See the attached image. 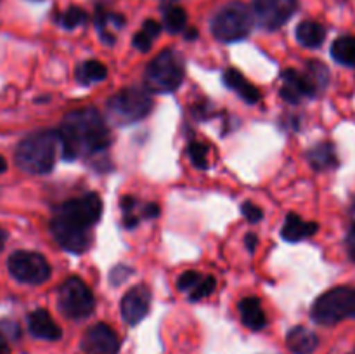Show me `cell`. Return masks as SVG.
Wrapping results in <instances>:
<instances>
[{"mask_svg":"<svg viewBox=\"0 0 355 354\" xmlns=\"http://www.w3.org/2000/svg\"><path fill=\"white\" fill-rule=\"evenodd\" d=\"M101 214L103 201L96 193L83 194L62 203L51 222L55 242L71 253L85 252L92 242L90 229L99 222Z\"/></svg>","mask_w":355,"mask_h":354,"instance_id":"1","label":"cell"},{"mask_svg":"<svg viewBox=\"0 0 355 354\" xmlns=\"http://www.w3.org/2000/svg\"><path fill=\"white\" fill-rule=\"evenodd\" d=\"M58 135L62 148V158L69 162L80 156L103 151L111 144L110 127L103 115L94 108L76 110L66 115Z\"/></svg>","mask_w":355,"mask_h":354,"instance_id":"2","label":"cell"},{"mask_svg":"<svg viewBox=\"0 0 355 354\" xmlns=\"http://www.w3.org/2000/svg\"><path fill=\"white\" fill-rule=\"evenodd\" d=\"M59 135L55 132L44 130L24 137L16 148V163L28 174H47L54 169L55 149Z\"/></svg>","mask_w":355,"mask_h":354,"instance_id":"3","label":"cell"},{"mask_svg":"<svg viewBox=\"0 0 355 354\" xmlns=\"http://www.w3.org/2000/svg\"><path fill=\"white\" fill-rule=\"evenodd\" d=\"M186 66L175 51H163L148 65L144 73L146 89L151 94H168L179 89L184 80Z\"/></svg>","mask_w":355,"mask_h":354,"instance_id":"4","label":"cell"},{"mask_svg":"<svg viewBox=\"0 0 355 354\" xmlns=\"http://www.w3.org/2000/svg\"><path fill=\"white\" fill-rule=\"evenodd\" d=\"M153 99L149 90L128 87L120 90L107 101V115L116 125H130L151 113Z\"/></svg>","mask_w":355,"mask_h":354,"instance_id":"5","label":"cell"},{"mask_svg":"<svg viewBox=\"0 0 355 354\" xmlns=\"http://www.w3.org/2000/svg\"><path fill=\"white\" fill-rule=\"evenodd\" d=\"M253 16L243 2H231L222 7L211 21V31L220 42H239L250 35Z\"/></svg>","mask_w":355,"mask_h":354,"instance_id":"6","label":"cell"},{"mask_svg":"<svg viewBox=\"0 0 355 354\" xmlns=\"http://www.w3.org/2000/svg\"><path fill=\"white\" fill-rule=\"evenodd\" d=\"M350 316H355V290L352 288H333L312 305V319L319 325H336Z\"/></svg>","mask_w":355,"mask_h":354,"instance_id":"7","label":"cell"},{"mask_svg":"<svg viewBox=\"0 0 355 354\" xmlns=\"http://www.w3.org/2000/svg\"><path fill=\"white\" fill-rule=\"evenodd\" d=\"M58 305L59 311L69 319H83L90 316L96 307V301L87 287L85 281L80 278H68L64 283L59 287L58 294Z\"/></svg>","mask_w":355,"mask_h":354,"instance_id":"8","label":"cell"},{"mask_svg":"<svg viewBox=\"0 0 355 354\" xmlns=\"http://www.w3.org/2000/svg\"><path fill=\"white\" fill-rule=\"evenodd\" d=\"M9 273L26 285H42L51 278V266L44 255L35 252H14L7 260Z\"/></svg>","mask_w":355,"mask_h":354,"instance_id":"9","label":"cell"},{"mask_svg":"<svg viewBox=\"0 0 355 354\" xmlns=\"http://www.w3.org/2000/svg\"><path fill=\"white\" fill-rule=\"evenodd\" d=\"M298 0H253V12L260 26L277 30L295 14Z\"/></svg>","mask_w":355,"mask_h":354,"instance_id":"10","label":"cell"},{"mask_svg":"<svg viewBox=\"0 0 355 354\" xmlns=\"http://www.w3.org/2000/svg\"><path fill=\"white\" fill-rule=\"evenodd\" d=\"M83 354H118L120 339L116 332L106 323L90 326L82 339Z\"/></svg>","mask_w":355,"mask_h":354,"instance_id":"11","label":"cell"},{"mask_svg":"<svg viewBox=\"0 0 355 354\" xmlns=\"http://www.w3.org/2000/svg\"><path fill=\"white\" fill-rule=\"evenodd\" d=\"M149 304H151V290L146 285H137L121 298V316L128 325H137L148 316Z\"/></svg>","mask_w":355,"mask_h":354,"instance_id":"12","label":"cell"},{"mask_svg":"<svg viewBox=\"0 0 355 354\" xmlns=\"http://www.w3.org/2000/svg\"><path fill=\"white\" fill-rule=\"evenodd\" d=\"M281 78H283L281 96H283L284 101H288V103L291 104L300 103L304 97H312L318 92V89L312 85L309 76L297 71V69H286Z\"/></svg>","mask_w":355,"mask_h":354,"instance_id":"13","label":"cell"},{"mask_svg":"<svg viewBox=\"0 0 355 354\" xmlns=\"http://www.w3.org/2000/svg\"><path fill=\"white\" fill-rule=\"evenodd\" d=\"M28 328H30L31 335L37 337V339L59 340L62 335L58 323L52 319V316L45 309H37L28 316Z\"/></svg>","mask_w":355,"mask_h":354,"instance_id":"14","label":"cell"},{"mask_svg":"<svg viewBox=\"0 0 355 354\" xmlns=\"http://www.w3.org/2000/svg\"><path fill=\"white\" fill-rule=\"evenodd\" d=\"M286 344L290 347L291 353L295 354H312L318 347L319 340L312 330L305 328V326H295L288 332Z\"/></svg>","mask_w":355,"mask_h":354,"instance_id":"15","label":"cell"},{"mask_svg":"<svg viewBox=\"0 0 355 354\" xmlns=\"http://www.w3.org/2000/svg\"><path fill=\"white\" fill-rule=\"evenodd\" d=\"M224 83L229 89L236 90L246 103L255 104L260 101V90L253 83H250L238 69L229 68L224 71Z\"/></svg>","mask_w":355,"mask_h":354,"instance_id":"16","label":"cell"},{"mask_svg":"<svg viewBox=\"0 0 355 354\" xmlns=\"http://www.w3.org/2000/svg\"><path fill=\"white\" fill-rule=\"evenodd\" d=\"M319 226L315 222H307L297 214H288L286 215V222L283 226V238L286 242H302V239L309 238V236L314 235L318 231Z\"/></svg>","mask_w":355,"mask_h":354,"instance_id":"17","label":"cell"},{"mask_svg":"<svg viewBox=\"0 0 355 354\" xmlns=\"http://www.w3.org/2000/svg\"><path fill=\"white\" fill-rule=\"evenodd\" d=\"M239 314H241L243 323L252 330L266 328L267 318L263 312L262 304L257 297H246L239 302Z\"/></svg>","mask_w":355,"mask_h":354,"instance_id":"18","label":"cell"},{"mask_svg":"<svg viewBox=\"0 0 355 354\" xmlns=\"http://www.w3.org/2000/svg\"><path fill=\"white\" fill-rule=\"evenodd\" d=\"M326 38V30L315 21H302L297 26V40L307 49L321 47Z\"/></svg>","mask_w":355,"mask_h":354,"instance_id":"19","label":"cell"},{"mask_svg":"<svg viewBox=\"0 0 355 354\" xmlns=\"http://www.w3.org/2000/svg\"><path fill=\"white\" fill-rule=\"evenodd\" d=\"M96 24L97 30H99L101 37L106 44H113L114 42V35L113 30H120L121 26L125 24V17L120 16V14L110 12V10L101 9L97 10V17H96Z\"/></svg>","mask_w":355,"mask_h":354,"instance_id":"20","label":"cell"},{"mask_svg":"<svg viewBox=\"0 0 355 354\" xmlns=\"http://www.w3.org/2000/svg\"><path fill=\"white\" fill-rule=\"evenodd\" d=\"M307 158L315 170H328L331 169V167L338 165L335 148H333V144H329V142H321V144L314 146V148L309 151Z\"/></svg>","mask_w":355,"mask_h":354,"instance_id":"21","label":"cell"},{"mask_svg":"<svg viewBox=\"0 0 355 354\" xmlns=\"http://www.w3.org/2000/svg\"><path fill=\"white\" fill-rule=\"evenodd\" d=\"M331 56L336 62L355 68V37H340L333 42Z\"/></svg>","mask_w":355,"mask_h":354,"instance_id":"22","label":"cell"},{"mask_svg":"<svg viewBox=\"0 0 355 354\" xmlns=\"http://www.w3.org/2000/svg\"><path fill=\"white\" fill-rule=\"evenodd\" d=\"M107 69L103 62L99 61H85L76 68V80L82 85H90V83L101 82L106 78Z\"/></svg>","mask_w":355,"mask_h":354,"instance_id":"23","label":"cell"},{"mask_svg":"<svg viewBox=\"0 0 355 354\" xmlns=\"http://www.w3.org/2000/svg\"><path fill=\"white\" fill-rule=\"evenodd\" d=\"M187 14L186 10L175 3H166L165 10H163V24L170 33H179L186 28Z\"/></svg>","mask_w":355,"mask_h":354,"instance_id":"24","label":"cell"},{"mask_svg":"<svg viewBox=\"0 0 355 354\" xmlns=\"http://www.w3.org/2000/svg\"><path fill=\"white\" fill-rule=\"evenodd\" d=\"M159 31H162V24H158L153 19H148L142 24V30L134 37V47L139 49L141 52H148L151 49L153 40L159 35Z\"/></svg>","mask_w":355,"mask_h":354,"instance_id":"25","label":"cell"},{"mask_svg":"<svg viewBox=\"0 0 355 354\" xmlns=\"http://www.w3.org/2000/svg\"><path fill=\"white\" fill-rule=\"evenodd\" d=\"M85 10L80 9V7H69V9H66L64 12L58 16V23L66 30H73V28L80 26L82 23H85Z\"/></svg>","mask_w":355,"mask_h":354,"instance_id":"26","label":"cell"},{"mask_svg":"<svg viewBox=\"0 0 355 354\" xmlns=\"http://www.w3.org/2000/svg\"><path fill=\"white\" fill-rule=\"evenodd\" d=\"M307 76L309 80L312 82V85L318 89V92L321 89H324L326 83H328L329 80V73H328V68H326L322 62H318V61H311L309 62V68H307Z\"/></svg>","mask_w":355,"mask_h":354,"instance_id":"27","label":"cell"},{"mask_svg":"<svg viewBox=\"0 0 355 354\" xmlns=\"http://www.w3.org/2000/svg\"><path fill=\"white\" fill-rule=\"evenodd\" d=\"M187 153H189V158L193 162L194 167L198 169H207L208 167V148L203 144V142H191L189 148H187Z\"/></svg>","mask_w":355,"mask_h":354,"instance_id":"28","label":"cell"},{"mask_svg":"<svg viewBox=\"0 0 355 354\" xmlns=\"http://www.w3.org/2000/svg\"><path fill=\"white\" fill-rule=\"evenodd\" d=\"M215 278L214 276H207V278H201V281L200 283L196 285V287L193 288V290H191V294H189V298L191 301H201V298H205V297H208V295L211 294V292L215 290Z\"/></svg>","mask_w":355,"mask_h":354,"instance_id":"29","label":"cell"},{"mask_svg":"<svg viewBox=\"0 0 355 354\" xmlns=\"http://www.w3.org/2000/svg\"><path fill=\"white\" fill-rule=\"evenodd\" d=\"M200 281H201L200 273H196V271H187V273H184L182 276L177 280V288L182 292H187V290L191 292L198 283H200Z\"/></svg>","mask_w":355,"mask_h":354,"instance_id":"30","label":"cell"},{"mask_svg":"<svg viewBox=\"0 0 355 354\" xmlns=\"http://www.w3.org/2000/svg\"><path fill=\"white\" fill-rule=\"evenodd\" d=\"M241 212H243V215H245L246 221L253 222V224H255V222H259L260 219L263 217V212L260 210L257 205L250 203V201H245V203L241 205Z\"/></svg>","mask_w":355,"mask_h":354,"instance_id":"31","label":"cell"},{"mask_svg":"<svg viewBox=\"0 0 355 354\" xmlns=\"http://www.w3.org/2000/svg\"><path fill=\"white\" fill-rule=\"evenodd\" d=\"M132 276V269L127 266H116L110 274V280L113 285H121L127 278Z\"/></svg>","mask_w":355,"mask_h":354,"instance_id":"32","label":"cell"},{"mask_svg":"<svg viewBox=\"0 0 355 354\" xmlns=\"http://www.w3.org/2000/svg\"><path fill=\"white\" fill-rule=\"evenodd\" d=\"M347 252H349V257L355 260V224L350 229L349 236H347Z\"/></svg>","mask_w":355,"mask_h":354,"instance_id":"33","label":"cell"},{"mask_svg":"<svg viewBox=\"0 0 355 354\" xmlns=\"http://www.w3.org/2000/svg\"><path fill=\"white\" fill-rule=\"evenodd\" d=\"M135 200L132 196H123L121 198V210H123L125 215H130L132 208H134Z\"/></svg>","mask_w":355,"mask_h":354,"instance_id":"34","label":"cell"},{"mask_svg":"<svg viewBox=\"0 0 355 354\" xmlns=\"http://www.w3.org/2000/svg\"><path fill=\"white\" fill-rule=\"evenodd\" d=\"M142 214H144V217H148V219L156 217V215L159 214L158 205H156V203H148V205H146V207H144V212H142Z\"/></svg>","mask_w":355,"mask_h":354,"instance_id":"35","label":"cell"},{"mask_svg":"<svg viewBox=\"0 0 355 354\" xmlns=\"http://www.w3.org/2000/svg\"><path fill=\"white\" fill-rule=\"evenodd\" d=\"M257 242H259V239H257V236L252 235V233H250V235L246 236V246H248L250 252H253V250H255Z\"/></svg>","mask_w":355,"mask_h":354,"instance_id":"36","label":"cell"},{"mask_svg":"<svg viewBox=\"0 0 355 354\" xmlns=\"http://www.w3.org/2000/svg\"><path fill=\"white\" fill-rule=\"evenodd\" d=\"M0 354H10L9 353V347H7L6 339H3L2 332H0Z\"/></svg>","mask_w":355,"mask_h":354,"instance_id":"37","label":"cell"},{"mask_svg":"<svg viewBox=\"0 0 355 354\" xmlns=\"http://www.w3.org/2000/svg\"><path fill=\"white\" fill-rule=\"evenodd\" d=\"M6 169H7V163H6V160H3V156H0V174H2V172H6Z\"/></svg>","mask_w":355,"mask_h":354,"instance_id":"38","label":"cell"},{"mask_svg":"<svg viewBox=\"0 0 355 354\" xmlns=\"http://www.w3.org/2000/svg\"><path fill=\"white\" fill-rule=\"evenodd\" d=\"M3 238H6V235H3V231H0V248H2V243H3Z\"/></svg>","mask_w":355,"mask_h":354,"instance_id":"39","label":"cell"},{"mask_svg":"<svg viewBox=\"0 0 355 354\" xmlns=\"http://www.w3.org/2000/svg\"><path fill=\"white\" fill-rule=\"evenodd\" d=\"M352 217L355 219V200H354V203H352Z\"/></svg>","mask_w":355,"mask_h":354,"instance_id":"40","label":"cell"}]
</instances>
